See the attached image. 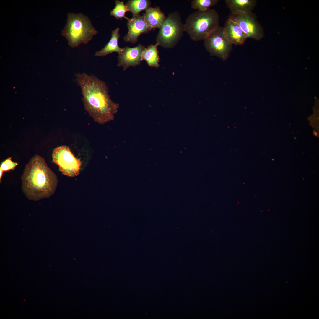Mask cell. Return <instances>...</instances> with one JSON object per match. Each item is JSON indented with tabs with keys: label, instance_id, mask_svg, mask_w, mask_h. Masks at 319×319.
<instances>
[{
	"label": "cell",
	"instance_id": "2",
	"mask_svg": "<svg viewBox=\"0 0 319 319\" xmlns=\"http://www.w3.org/2000/svg\"><path fill=\"white\" fill-rule=\"evenodd\" d=\"M22 189L29 200L49 198L54 193L58 180L44 159L35 155L25 166L21 177Z\"/></svg>",
	"mask_w": 319,
	"mask_h": 319
},
{
	"label": "cell",
	"instance_id": "18",
	"mask_svg": "<svg viewBox=\"0 0 319 319\" xmlns=\"http://www.w3.org/2000/svg\"><path fill=\"white\" fill-rule=\"evenodd\" d=\"M128 11H129L128 8L127 6L124 4L123 1L116 0L115 6L110 11V14L115 17L117 19L125 18L128 20L129 18L125 16V14Z\"/></svg>",
	"mask_w": 319,
	"mask_h": 319
},
{
	"label": "cell",
	"instance_id": "16",
	"mask_svg": "<svg viewBox=\"0 0 319 319\" xmlns=\"http://www.w3.org/2000/svg\"><path fill=\"white\" fill-rule=\"evenodd\" d=\"M151 2L148 0H130L126 3L129 11L133 14V17L137 16L139 13L146 10L150 7Z\"/></svg>",
	"mask_w": 319,
	"mask_h": 319
},
{
	"label": "cell",
	"instance_id": "13",
	"mask_svg": "<svg viewBox=\"0 0 319 319\" xmlns=\"http://www.w3.org/2000/svg\"><path fill=\"white\" fill-rule=\"evenodd\" d=\"M143 14L146 23L152 30L160 28L165 18L164 14L159 7H150Z\"/></svg>",
	"mask_w": 319,
	"mask_h": 319
},
{
	"label": "cell",
	"instance_id": "19",
	"mask_svg": "<svg viewBox=\"0 0 319 319\" xmlns=\"http://www.w3.org/2000/svg\"><path fill=\"white\" fill-rule=\"evenodd\" d=\"M11 159V157L9 158L2 163L0 166V170L3 172L14 169L18 164L12 162Z\"/></svg>",
	"mask_w": 319,
	"mask_h": 319
},
{
	"label": "cell",
	"instance_id": "7",
	"mask_svg": "<svg viewBox=\"0 0 319 319\" xmlns=\"http://www.w3.org/2000/svg\"><path fill=\"white\" fill-rule=\"evenodd\" d=\"M53 162L59 167V170L65 175L72 177L78 175L81 162L71 151L69 147L62 146L55 149L52 154Z\"/></svg>",
	"mask_w": 319,
	"mask_h": 319
},
{
	"label": "cell",
	"instance_id": "11",
	"mask_svg": "<svg viewBox=\"0 0 319 319\" xmlns=\"http://www.w3.org/2000/svg\"><path fill=\"white\" fill-rule=\"evenodd\" d=\"M223 28L225 37L232 45H242L248 38L239 25L229 18Z\"/></svg>",
	"mask_w": 319,
	"mask_h": 319
},
{
	"label": "cell",
	"instance_id": "6",
	"mask_svg": "<svg viewBox=\"0 0 319 319\" xmlns=\"http://www.w3.org/2000/svg\"><path fill=\"white\" fill-rule=\"evenodd\" d=\"M204 46L211 56L226 60L231 51L232 45L225 37L223 27L219 25L204 40Z\"/></svg>",
	"mask_w": 319,
	"mask_h": 319
},
{
	"label": "cell",
	"instance_id": "1",
	"mask_svg": "<svg viewBox=\"0 0 319 319\" xmlns=\"http://www.w3.org/2000/svg\"><path fill=\"white\" fill-rule=\"evenodd\" d=\"M84 108L95 121L103 124L113 120L119 105L112 100L106 83L94 75L77 74Z\"/></svg>",
	"mask_w": 319,
	"mask_h": 319
},
{
	"label": "cell",
	"instance_id": "3",
	"mask_svg": "<svg viewBox=\"0 0 319 319\" xmlns=\"http://www.w3.org/2000/svg\"><path fill=\"white\" fill-rule=\"evenodd\" d=\"M219 17L214 9L198 10L190 14L184 24L185 32L195 42L203 40L219 26Z\"/></svg>",
	"mask_w": 319,
	"mask_h": 319
},
{
	"label": "cell",
	"instance_id": "12",
	"mask_svg": "<svg viewBox=\"0 0 319 319\" xmlns=\"http://www.w3.org/2000/svg\"><path fill=\"white\" fill-rule=\"evenodd\" d=\"M225 2L233 15L252 12L257 4L255 0H225Z\"/></svg>",
	"mask_w": 319,
	"mask_h": 319
},
{
	"label": "cell",
	"instance_id": "15",
	"mask_svg": "<svg viewBox=\"0 0 319 319\" xmlns=\"http://www.w3.org/2000/svg\"><path fill=\"white\" fill-rule=\"evenodd\" d=\"M159 45L157 43L154 45H151L145 48L142 52V61L145 60L150 67L158 68L160 66V58L157 49Z\"/></svg>",
	"mask_w": 319,
	"mask_h": 319
},
{
	"label": "cell",
	"instance_id": "14",
	"mask_svg": "<svg viewBox=\"0 0 319 319\" xmlns=\"http://www.w3.org/2000/svg\"><path fill=\"white\" fill-rule=\"evenodd\" d=\"M119 37V29L117 28L112 31L111 38L109 42L101 50L96 52L95 56H103L113 52L121 53L123 48H120L118 45Z\"/></svg>",
	"mask_w": 319,
	"mask_h": 319
},
{
	"label": "cell",
	"instance_id": "10",
	"mask_svg": "<svg viewBox=\"0 0 319 319\" xmlns=\"http://www.w3.org/2000/svg\"><path fill=\"white\" fill-rule=\"evenodd\" d=\"M127 20L128 31L123 38L125 42L134 44L137 42L140 35L152 30L146 23L143 16L139 15Z\"/></svg>",
	"mask_w": 319,
	"mask_h": 319
},
{
	"label": "cell",
	"instance_id": "17",
	"mask_svg": "<svg viewBox=\"0 0 319 319\" xmlns=\"http://www.w3.org/2000/svg\"><path fill=\"white\" fill-rule=\"evenodd\" d=\"M218 2L217 0H193L191 3V8L197 10L205 11L216 5Z\"/></svg>",
	"mask_w": 319,
	"mask_h": 319
},
{
	"label": "cell",
	"instance_id": "20",
	"mask_svg": "<svg viewBox=\"0 0 319 319\" xmlns=\"http://www.w3.org/2000/svg\"><path fill=\"white\" fill-rule=\"evenodd\" d=\"M314 135H315V136H317V133H316V132H314Z\"/></svg>",
	"mask_w": 319,
	"mask_h": 319
},
{
	"label": "cell",
	"instance_id": "8",
	"mask_svg": "<svg viewBox=\"0 0 319 319\" xmlns=\"http://www.w3.org/2000/svg\"><path fill=\"white\" fill-rule=\"evenodd\" d=\"M229 18L237 23L247 38L259 40L264 36L263 29L253 12L240 14H232Z\"/></svg>",
	"mask_w": 319,
	"mask_h": 319
},
{
	"label": "cell",
	"instance_id": "4",
	"mask_svg": "<svg viewBox=\"0 0 319 319\" xmlns=\"http://www.w3.org/2000/svg\"><path fill=\"white\" fill-rule=\"evenodd\" d=\"M97 33L87 16L82 13H69L61 34L67 39L69 45L74 48L82 43L87 44Z\"/></svg>",
	"mask_w": 319,
	"mask_h": 319
},
{
	"label": "cell",
	"instance_id": "9",
	"mask_svg": "<svg viewBox=\"0 0 319 319\" xmlns=\"http://www.w3.org/2000/svg\"><path fill=\"white\" fill-rule=\"evenodd\" d=\"M145 48L141 44L134 48L126 46L123 48L122 53L118 57V66L123 67L125 71L130 66L139 65L142 61V52Z\"/></svg>",
	"mask_w": 319,
	"mask_h": 319
},
{
	"label": "cell",
	"instance_id": "5",
	"mask_svg": "<svg viewBox=\"0 0 319 319\" xmlns=\"http://www.w3.org/2000/svg\"><path fill=\"white\" fill-rule=\"evenodd\" d=\"M156 43L166 48H172L178 43L185 32L184 24L178 11L170 13L160 28Z\"/></svg>",
	"mask_w": 319,
	"mask_h": 319
}]
</instances>
